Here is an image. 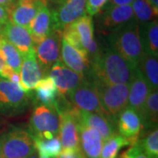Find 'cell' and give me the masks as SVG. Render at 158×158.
<instances>
[{
  "label": "cell",
  "mask_w": 158,
  "mask_h": 158,
  "mask_svg": "<svg viewBox=\"0 0 158 158\" xmlns=\"http://www.w3.org/2000/svg\"><path fill=\"white\" fill-rule=\"evenodd\" d=\"M48 1H50L52 3H54V4H56V5H62V4H64V3H66V2H68L69 0H48Z\"/></svg>",
  "instance_id": "cell-38"
},
{
  "label": "cell",
  "mask_w": 158,
  "mask_h": 158,
  "mask_svg": "<svg viewBox=\"0 0 158 158\" xmlns=\"http://www.w3.org/2000/svg\"><path fill=\"white\" fill-rule=\"evenodd\" d=\"M35 153L28 131L12 127L0 135V158H31Z\"/></svg>",
  "instance_id": "cell-3"
},
{
  "label": "cell",
  "mask_w": 158,
  "mask_h": 158,
  "mask_svg": "<svg viewBox=\"0 0 158 158\" xmlns=\"http://www.w3.org/2000/svg\"><path fill=\"white\" fill-rule=\"evenodd\" d=\"M7 21H9L8 10L6 7L0 6V27L4 26Z\"/></svg>",
  "instance_id": "cell-34"
},
{
  "label": "cell",
  "mask_w": 158,
  "mask_h": 158,
  "mask_svg": "<svg viewBox=\"0 0 158 158\" xmlns=\"http://www.w3.org/2000/svg\"><path fill=\"white\" fill-rule=\"evenodd\" d=\"M149 5L151 6L152 9L154 10V11L158 14V0H148Z\"/></svg>",
  "instance_id": "cell-37"
},
{
  "label": "cell",
  "mask_w": 158,
  "mask_h": 158,
  "mask_svg": "<svg viewBox=\"0 0 158 158\" xmlns=\"http://www.w3.org/2000/svg\"><path fill=\"white\" fill-rule=\"evenodd\" d=\"M48 76L54 80L59 94L64 97H68L86 78L85 76L68 68L61 60L52 65Z\"/></svg>",
  "instance_id": "cell-10"
},
{
  "label": "cell",
  "mask_w": 158,
  "mask_h": 158,
  "mask_svg": "<svg viewBox=\"0 0 158 158\" xmlns=\"http://www.w3.org/2000/svg\"><path fill=\"white\" fill-rule=\"evenodd\" d=\"M142 150L150 158H158V131L153 129L144 139L137 141Z\"/></svg>",
  "instance_id": "cell-30"
},
{
  "label": "cell",
  "mask_w": 158,
  "mask_h": 158,
  "mask_svg": "<svg viewBox=\"0 0 158 158\" xmlns=\"http://www.w3.org/2000/svg\"><path fill=\"white\" fill-rule=\"evenodd\" d=\"M140 37L144 53L158 57V23L157 19L141 24Z\"/></svg>",
  "instance_id": "cell-22"
},
{
  "label": "cell",
  "mask_w": 158,
  "mask_h": 158,
  "mask_svg": "<svg viewBox=\"0 0 158 158\" xmlns=\"http://www.w3.org/2000/svg\"><path fill=\"white\" fill-rule=\"evenodd\" d=\"M98 13V28L104 34H109L113 30L135 20L131 5L105 6Z\"/></svg>",
  "instance_id": "cell-8"
},
{
  "label": "cell",
  "mask_w": 158,
  "mask_h": 158,
  "mask_svg": "<svg viewBox=\"0 0 158 158\" xmlns=\"http://www.w3.org/2000/svg\"><path fill=\"white\" fill-rule=\"evenodd\" d=\"M72 26L77 34L82 49L89 54L90 58L95 56L99 47L94 37V27L91 17L89 15H84L72 23Z\"/></svg>",
  "instance_id": "cell-19"
},
{
  "label": "cell",
  "mask_w": 158,
  "mask_h": 158,
  "mask_svg": "<svg viewBox=\"0 0 158 158\" xmlns=\"http://www.w3.org/2000/svg\"><path fill=\"white\" fill-rule=\"evenodd\" d=\"M140 117L142 128L146 130L157 128L158 121V90H150Z\"/></svg>",
  "instance_id": "cell-23"
},
{
  "label": "cell",
  "mask_w": 158,
  "mask_h": 158,
  "mask_svg": "<svg viewBox=\"0 0 158 158\" xmlns=\"http://www.w3.org/2000/svg\"><path fill=\"white\" fill-rule=\"evenodd\" d=\"M108 0H87L86 1V12L89 16L97 15L106 5Z\"/></svg>",
  "instance_id": "cell-32"
},
{
  "label": "cell",
  "mask_w": 158,
  "mask_h": 158,
  "mask_svg": "<svg viewBox=\"0 0 158 158\" xmlns=\"http://www.w3.org/2000/svg\"><path fill=\"white\" fill-rule=\"evenodd\" d=\"M57 158H85L79 149H63Z\"/></svg>",
  "instance_id": "cell-33"
},
{
  "label": "cell",
  "mask_w": 158,
  "mask_h": 158,
  "mask_svg": "<svg viewBox=\"0 0 158 158\" xmlns=\"http://www.w3.org/2000/svg\"><path fill=\"white\" fill-rule=\"evenodd\" d=\"M157 56L144 53L137 67L142 77L147 81L151 90L158 88V61Z\"/></svg>",
  "instance_id": "cell-25"
},
{
  "label": "cell",
  "mask_w": 158,
  "mask_h": 158,
  "mask_svg": "<svg viewBox=\"0 0 158 158\" xmlns=\"http://www.w3.org/2000/svg\"><path fill=\"white\" fill-rule=\"evenodd\" d=\"M15 3V0H0V6L8 8Z\"/></svg>",
  "instance_id": "cell-36"
},
{
  "label": "cell",
  "mask_w": 158,
  "mask_h": 158,
  "mask_svg": "<svg viewBox=\"0 0 158 158\" xmlns=\"http://www.w3.org/2000/svg\"><path fill=\"white\" fill-rule=\"evenodd\" d=\"M150 90L151 89L147 81L136 68L135 75L129 84L127 106L134 109L140 115Z\"/></svg>",
  "instance_id": "cell-18"
},
{
  "label": "cell",
  "mask_w": 158,
  "mask_h": 158,
  "mask_svg": "<svg viewBox=\"0 0 158 158\" xmlns=\"http://www.w3.org/2000/svg\"><path fill=\"white\" fill-rule=\"evenodd\" d=\"M131 6L135 20L139 25L157 19V14L154 11L148 0H135Z\"/></svg>",
  "instance_id": "cell-29"
},
{
  "label": "cell",
  "mask_w": 158,
  "mask_h": 158,
  "mask_svg": "<svg viewBox=\"0 0 158 158\" xmlns=\"http://www.w3.org/2000/svg\"><path fill=\"white\" fill-rule=\"evenodd\" d=\"M34 90V98L47 106H54L59 97L55 82L48 75L40 80Z\"/></svg>",
  "instance_id": "cell-24"
},
{
  "label": "cell",
  "mask_w": 158,
  "mask_h": 158,
  "mask_svg": "<svg viewBox=\"0 0 158 158\" xmlns=\"http://www.w3.org/2000/svg\"><path fill=\"white\" fill-rule=\"evenodd\" d=\"M48 5V0L18 1L7 8L9 21L28 28L31 21L42 6Z\"/></svg>",
  "instance_id": "cell-15"
},
{
  "label": "cell",
  "mask_w": 158,
  "mask_h": 158,
  "mask_svg": "<svg viewBox=\"0 0 158 158\" xmlns=\"http://www.w3.org/2000/svg\"><path fill=\"white\" fill-rule=\"evenodd\" d=\"M91 81L96 87L102 106L114 121L118 113L127 106L129 85H109L95 80Z\"/></svg>",
  "instance_id": "cell-5"
},
{
  "label": "cell",
  "mask_w": 158,
  "mask_h": 158,
  "mask_svg": "<svg viewBox=\"0 0 158 158\" xmlns=\"http://www.w3.org/2000/svg\"><path fill=\"white\" fill-rule=\"evenodd\" d=\"M68 98L71 102V105L79 111L98 113L109 117L102 106L95 85L88 77H86L85 81L69 95Z\"/></svg>",
  "instance_id": "cell-7"
},
{
  "label": "cell",
  "mask_w": 158,
  "mask_h": 158,
  "mask_svg": "<svg viewBox=\"0 0 158 158\" xmlns=\"http://www.w3.org/2000/svg\"><path fill=\"white\" fill-rule=\"evenodd\" d=\"M108 46L136 68L144 54L139 24L133 20L113 30L108 34Z\"/></svg>",
  "instance_id": "cell-2"
},
{
  "label": "cell",
  "mask_w": 158,
  "mask_h": 158,
  "mask_svg": "<svg viewBox=\"0 0 158 158\" xmlns=\"http://www.w3.org/2000/svg\"><path fill=\"white\" fill-rule=\"evenodd\" d=\"M135 0H108L106 5L105 6H124V5H131ZM104 6V7H105Z\"/></svg>",
  "instance_id": "cell-35"
},
{
  "label": "cell",
  "mask_w": 158,
  "mask_h": 158,
  "mask_svg": "<svg viewBox=\"0 0 158 158\" xmlns=\"http://www.w3.org/2000/svg\"><path fill=\"white\" fill-rule=\"evenodd\" d=\"M135 69L107 45L98 48L90 58V69L86 77L109 85H129Z\"/></svg>",
  "instance_id": "cell-1"
},
{
  "label": "cell",
  "mask_w": 158,
  "mask_h": 158,
  "mask_svg": "<svg viewBox=\"0 0 158 158\" xmlns=\"http://www.w3.org/2000/svg\"><path fill=\"white\" fill-rule=\"evenodd\" d=\"M34 45L47 37L53 31L51 10L48 5L42 6L28 27Z\"/></svg>",
  "instance_id": "cell-21"
},
{
  "label": "cell",
  "mask_w": 158,
  "mask_h": 158,
  "mask_svg": "<svg viewBox=\"0 0 158 158\" xmlns=\"http://www.w3.org/2000/svg\"><path fill=\"white\" fill-rule=\"evenodd\" d=\"M129 145H133L132 141L116 134L104 141L99 158H116L122 148Z\"/></svg>",
  "instance_id": "cell-28"
},
{
  "label": "cell",
  "mask_w": 158,
  "mask_h": 158,
  "mask_svg": "<svg viewBox=\"0 0 158 158\" xmlns=\"http://www.w3.org/2000/svg\"><path fill=\"white\" fill-rule=\"evenodd\" d=\"M33 96L16 84L0 78V114L16 116L24 113L30 106Z\"/></svg>",
  "instance_id": "cell-4"
},
{
  "label": "cell",
  "mask_w": 158,
  "mask_h": 158,
  "mask_svg": "<svg viewBox=\"0 0 158 158\" xmlns=\"http://www.w3.org/2000/svg\"><path fill=\"white\" fill-rule=\"evenodd\" d=\"M104 141L94 128L79 123V148L85 158H99Z\"/></svg>",
  "instance_id": "cell-17"
},
{
  "label": "cell",
  "mask_w": 158,
  "mask_h": 158,
  "mask_svg": "<svg viewBox=\"0 0 158 158\" xmlns=\"http://www.w3.org/2000/svg\"><path fill=\"white\" fill-rule=\"evenodd\" d=\"M18 1H27V0H18Z\"/></svg>",
  "instance_id": "cell-40"
},
{
  "label": "cell",
  "mask_w": 158,
  "mask_h": 158,
  "mask_svg": "<svg viewBox=\"0 0 158 158\" xmlns=\"http://www.w3.org/2000/svg\"><path fill=\"white\" fill-rule=\"evenodd\" d=\"M6 63L4 62V59H3V57L1 56V54H0V72H1V69L3 68V66L5 65Z\"/></svg>",
  "instance_id": "cell-39"
},
{
  "label": "cell",
  "mask_w": 158,
  "mask_h": 158,
  "mask_svg": "<svg viewBox=\"0 0 158 158\" xmlns=\"http://www.w3.org/2000/svg\"><path fill=\"white\" fill-rule=\"evenodd\" d=\"M86 1L87 0H69L52 10L53 30L62 32L67 26L85 15Z\"/></svg>",
  "instance_id": "cell-11"
},
{
  "label": "cell",
  "mask_w": 158,
  "mask_h": 158,
  "mask_svg": "<svg viewBox=\"0 0 158 158\" xmlns=\"http://www.w3.org/2000/svg\"><path fill=\"white\" fill-rule=\"evenodd\" d=\"M40 158H47V157H43V156H40Z\"/></svg>",
  "instance_id": "cell-41"
},
{
  "label": "cell",
  "mask_w": 158,
  "mask_h": 158,
  "mask_svg": "<svg viewBox=\"0 0 158 158\" xmlns=\"http://www.w3.org/2000/svg\"><path fill=\"white\" fill-rule=\"evenodd\" d=\"M41 78L42 70L36 59L34 51L23 56L19 71L20 88L27 94L34 96V88Z\"/></svg>",
  "instance_id": "cell-16"
},
{
  "label": "cell",
  "mask_w": 158,
  "mask_h": 158,
  "mask_svg": "<svg viewBox=\"0 0 158 158\" xmlns=\"http://www.w3.org/2000/svg\"><path fill=\"white\" fill-rule=\"evenodd\" d=\"M113 122L119 135L130 140L133 145L138 141L142 125L140 115L134 109L127 106L118 113Z\"/></svg>",
  "instance_id": "cell-13"
},
{
  "label": "cell",
  "mask_w": 158,
  "mask_h": 158,
  "mask_svg": "<svg viewBox=\"0 0 158 158\" xmlns=\"http://www.w3.org/2000/svg\"><path fill=\"white\" fill-rule=\"evenodd\" d=\"M0 35L14 46L21 56L34 51V43L28 29L11 21L0 27Z\"/></svg>",
  "instance_id": "cell-14"
},
{
  "label": "cell",
  "mask_w": 158,
  "mask_h": 158,
  "mask_svg": "<svg viewBox=\"0 0 158 158\" xmlns=\"http://www.w3.org/2000/svg\"><path fill=\"white\" fill-rule=\"evenodd\" d=\"M0 54L6 65L16 73L19 74L22 63V56L17 48L0 35Z\"/></svg>",
  "instance_id": "cell-27"
},
{
  "label": "cell",
  "mask_w": 158,
  "mask_h": 158,
  "mask_svg": "<svg viewBox=\"0 0 158 158\" xmlns=\"http://www.w3.org/2000/svg\"><path fill=\"white\" fill-rule=\"evenodd\" d=\"M60 50V60L68 68L85 77L88 75L90 69V58L86 51L76 48L63 38L61 40Z\"/></svg>",
  "instance_id": "cell-12"
},
{
  "label": "cell",
  "mask_w": 158,
  "mask_h": 158,
  "mask_svg": "<svg viewBox=\"0 0 158 158\" xmlns=\"http://www.w3.org/2000/svg\"><path fill=\"white\" fill-rule=\"evenodd\" d=\"M60 118L54 106L38 104L35 106L29 122L30 135L51 139L58 136Z\"/></svg>",
  "instance_id": "cell-6"
},
{
  "label": "cell",
  "mask_w": 158,
  "mask_h": 158,
  "mask_svg": "<svg viewBox=\"0 0 158 158\" xmlns=\"http://www.w3.org/2000/svg\"><path fill=\"white\" fill-rule=\"evenodd\" d=\"M34 140L35 150L39 153L40 156L47 158H57L62 152V144L58 136L51 139H46L40 136H32Z\"/></svg>",
  "instance_id": "cell-26"
},
{
  "label": "cell",
  "mask_w": 158,
  "mask_h": 158,
  "mask_svg": "<svg viewBox=\"0 0 158 158\" xmlns=\"http://www.w3.org/2000/svg\"><path fill=\"white\" fill-rule=\"evenodd\" d=\"M62 32L53 30L50 34L34 45V53L41 69L48 71L52 65L60 60Z\"/></svg>",
  "instance_id": "cell-9"
},
{
  "label": "cell",
  "mask_w": 158,
  "mask_h": 158,
  "mask_svg": "<svg viewBox=\"0 0 158 158\" xmlns=\"http://www.w3.org/2000/svg\"><path fill=\"white\" fill-rule=\"evenodd\" d=\"M77 118L79 123L97 130L104 141L117 134L114 122L109 117L98 113L77 110Z\"/></svg>",
  "instance_id": "cell-20"
},
{
  "label": "cell",
  "mask_w": 158,
  "mask_h": 158,
  "mask_svg": "<svg viewBox=\"0 0 158 158\" xmlns=\"http://www.w3.org/2000/svg\"><path fill=\"white\" fill-rule=\"evenodd\" d=\"M118 158H150L142 150L139 143L136 142L132 145L127 151H125Z\"/></svg>",
  "instance_id": "cell-31"
}]
</instances>
